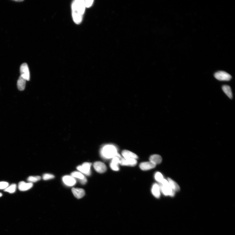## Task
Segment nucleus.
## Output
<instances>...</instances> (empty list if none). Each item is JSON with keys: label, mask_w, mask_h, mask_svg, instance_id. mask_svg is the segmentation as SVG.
Listing matches in <instances>:
<instances>
[{"label": "nucleus", "mask_w": 235, "mask_h": 235, "mask_svg": "<svg viewBox=\"0 0 235 235\" xmlns=\"http://www.w3.org/2000/svg\"><path fill=\"white\" fill-rule=\"evenodd\" d=\"M26 81V80L24 78L20 76L18 80L17 83V86L18 90L20 91H23L25 90Z\"/></svg>", "instance_id": "2eb2a0df"}, {"label": "nucleus", "mask_w": 235, "mask_h": 235, "mask_svg": "<svg viewBox=\"0 0 235 235\" xmlns=\"http://www.w3.org/2000/svg\"><path fill=\"white\" fill-rule=\"evenodd\" d=\"M214 77L219 81H228L232 78L231 75L228 73L223 71H219L215 73Z\"/></svg>", "instance_id": "423d86ee"}, {"label": "nucleus", "mask_w": 235, "mask_h": 235, "mask_svg": "<svg viewBox=\"0 0 235 235\" xmlns=\"http://www.w3.org/2000/svg\"><path fill=\"white\" fill-rule=\"evenodd\" d=\"M155 178L156 181L160 183L164 179L163 175L160 172H156L155 175Z\"/></svg>", "instance_id": "4be33fe9"}, {"label": "nucleus", "mask_w": 235, "mask_h": 235, "mask_svg": "<svg viewBox=\"0 0 235 235\" xmlns=\"http://www.w3.org/2000/svg\"><path fill=\"white\" fill-rule=\"evenodd\" d=\"M54 175L46 173L43 175V178L44 180H47L54 178Z\"/></svg>", "instance_id": "5701e85b"}, {"label": "nucleus", "mask_w": 235, "mask_h": 235, "mask_svg": "<svg viewBox=\"0 0 235 235\" xmlns=\"http://www.w3.org/2000/svg\"><path fill=\"white\" fill-rule=\"evenodd\" d=\"M14 1L17 2H22L23 1Z\"/></svg>", "instance_id": "cd10ccee"}, {"label": "nucleus", "mask_w": 235, "mask_h": 235, "mask_svg": "<svg viewBox=\"0 0 235 235\" xmlns=\"http://www.w3.org/2000/svg\"><path fill=\"white\" fill-rule=\"evenodd\" d=\"M64 183L69 186H73L76 183V181L74 177L71 176H65L62 178Z\"/></svg>", "instance_id": "9d476101"}, {"label": "nucleus", "mask_w": 235, "mask_h": 235, "mask_svg": "<svg viewBox=\"0 0 235 235\" xmlns=\"http://www.w3.org/2000/svg\"><path fill=\"white\" fill-rule=\"evenodd\" d=\"M72 191L74 196L77 199L82 198L85 195V190L80 188H73Z\"/></svg>", "instance_id": "1a4fd4ad"}, {"label": "nucleus", "mask_w": 235, "mask_h": 235, "mask_svg": "<svg viewBox=\"0 0 235 235\" xmlns=\"http://www.w3.org/2000/svg\"><path fill=\"white\" fill-rule=\"evenodd\" d=\"M168 179L170 186L171 189L175 192L179 191L180 190V187L177 183L170 178H168Z\"/></svg>", "instance_id": "f3484780"}, {"label": "nucleus", "mask_w": 235, "mask_h": 235, "mask_svg": "<svg viewBox=\"0 0 235 235\" xmlns=\"http://www.w3.org/2000/svg\"><path fill=\"white\" fill-rule=\"evenodd\" d=\"M79 181L81 184L83 185H85L86 183H87V179H86V178L85 177L84 179H83L82 180H79Z\"/></svg>", "instance_id": "bb28decb"}, {"label": "nucleus", "mask_w": 235, "mask_h": 235, "mask_svg": "<svg viewBox=\"0 0 235 235\" xmlns=\"http://www.w3.org/2000/svg\"><path fill=\"white\" fill-rule=\"evenodd\" d=\"M137 163L136 159L123 158L120 159V164L122 166L133 167L136 165Z\"/></svg>", "instance_id": "6e6552de"}, {"label": "nucleus", "mask_w": 235, "mask_h": 235, "mask_svg": "<svg viewBox=\"0 0 235 235\" xmlns=\"http://www.w3.org/2000/svg\"><path fill=\"white\" fill-rule=\"evenodd\" d=\"M160 184L159 186L160 191L164 195L174 196L176 192L170 186L168 180L164 179Z\"/></svg>", "instance_id": "7ed1b4c3"}, {"label": "nucleus", "mask_w": 235, "mask_h": 235, "mask_svg": "<svg viewBox=\"0 0 235 235\" xmlns=\"http://www.w3.org/2000/svg\"><path fill=\"white\" fill-rule=\"evenodd\" d=\"M86 7L89 8L93 4V1H84Z\"/></svg>", "instance_id": "a878e982"}, {"label": "nucleus", "mask_w": 235, "mask_h": 235, "mask_svg": "<svg viewBox=\"0 0 235 235\" xmlns=\"http://www.w3.org/2000/svg\"><path fill=\"white\" fill-rule=\"evenodd\" d=\"M149 160L151 162L156 165L160 164L162 161V158L161 156L158 155H154L151 156Z\"/></svg>", "instance_id": "dca6fc26"}, {"label": "nucleus", "mask_w": 235, "mask_h": 235, "mask_svg": "<svg viewBox=\"0 0 235 235\" xmlns=\"http://www.w3.org/2000/svg\"><path fill=\"white\" fill-rule=\"evenodd\" d=\"M110 167L114 171H118L119 170L118 165H117V164L111 163L110 164Z\"/></svg>", "instance_id": "393cba45"}, {"label": "nucleus", "mask_w": 235, "mask_h": 235, "mask_svg": "<svg viewBox=\"0 0 235 235\" xmlns=\"http://www.w3.org/2000/svg\"><path fill=\"white\" fill-rule=\"evenodd\" d=\"M156 166L155 164L151 162H144L141 163L140 165V168L143 171L149 170L155 168Z\"/></svg>", "instance_id": "f8f14e48"}, {"label": "nucleus", "mask_w": 235, "mask_h": 235, "mask_svg": "<svg viewBox=\"0 0 235 235\" xmlns=\"http://www.w3.org/2000/svg\"><path fill=\"white\" fill-rule=\"evenodd\" d=\"M16 189L17 185L14 184L10 185L9 187H8L4 190V191L10 193H13L15 192Z\"/></svg>", "instance_id": "aec40b11"}, {"label": "nucleus", "mask_w": 235, "mask_h": 235, "mask_svg": "<svg viewBox=\"0 0 235 235\" xmlns=\"http://www.w3.org/2000/svg\"><path fill=\"white\" fill-rule=\"evenodd\" d=\"M21 76L27 81H29L30 78L29 69L27 64L24 63L21 65L20 67Z\"/></svg>", "instance_id": "20e7f679"}, {"label": "nucleus", "mask_w": 235, "mask_h": 235, "mask_svg": "<svg viewBox=\"0 0 235 235\" xmlns=\"http://www.w3.org/2000/svg\"><path fill=\"white\" fill-rule=\"evenodd\" d=\"M222 89L224 93L228 97L231 99L232 98V93L231 89L230 86L228 85H223L222 87Z\"/></svg>", "instance_id": "a211bd4d"}, {"label": "nucleus", "mask_w": 235, "mask_h": 235, "mask_svg": "<svg viewBox=\"0 0 235 235\" xmlns=\"http://www.w3.org/2000/svg\"><path fill=\"white\" fill-rule=\"evenodd\" d=\"M41 179V177L40 176H30L28 178V181L30 183L37 182Z\"/></svg>", "instance_id": "412c9836"}, {"label": "nucleus", "mask_w": 235, "mask_h": 235, "mask_svg": "<svg viewBox=\"0 0 235 235\" xmlns=\"http://www.w3.org/2000/svg\"><path fill=\"white\" fill-rule=\"evenodd\" d=\"M102 156L105 159L113 158L115 156L121 158V156L117 152V149L115 146L112 145H107L104 146L101 151Z\"/></svg>", "instance_id": "f03ea898"}, {"label": "nucleus", "mask_w": 235, "mask_h": 235, "mask_svg": "<svg viewBox=\"0 0 235 235\" xmlns=\"http://www.w3.org/2000/svg\"><path fill=\"white\" fill-rule=\"evenodd\" d=\"M122 155L125 158L137 159L138 158V156L135 154L127 150L123 151L122 152Z\"/></svg>", "instance_id": "ddd939ff"}, {"label": "nucleus", "mask_w": 235, "mask_h": 235, "mask_svg": "<svg viewBox=\"0 0 235 235\" xmlns=\"http://www.w3.org/2000/svg\"><path fill=\"white\" fill-rule=\"evenodd\" d=\"M86 7L84 1L76 0L72 6V17L74 22L79 24L82 22Z\"/></svg>", "instance_id": "f257e3e1"}, {"label": "nucleus", "mask_w": 235, "mask_h": 235, "mask_svg": "<svg viewBox=\"0 0 235 235\" xmlns=\"http://www.w3.org/2000/svg\"><path fill=\"white\" fill-rule=\"evenodd\" d=\"M91 164L90 163L85 162L83 163L82 166H78L77 169L81 173L87 176H90L91 174Z\"/></svg>", "instance_id": "39448f33"}, {"label": "nucleus", "mask_w": 235, "mask_h": 235, "mask_svg": "<svg viewBox=\"0 0 235 235\" xmlns=\"http://www.w3.org/2000/svg\"><path fill=\"white\" fill-rule=\"evenodd\" d=\"M9 184L8 183L5 182H0V189H6L9 186Z\"/></svg>", "instance_id": "b1692460"}, {"label": "nucleus", "mask_w": 235, "mask_h": 235, "mask_svg": "<svg viewBox=\"0 0 235 235\" xmlns=\"http://www.w3.org/2000/svg\"><path fill=\"white\" fill-rule=\"evenodd\" d=\"M33 186L32 183H26L24 181L20 182L18 184V189L21 191H26L29 190Z\"/></svg>", "instance_id": "9b49d317"}, {"label": "nucleus", "mask_w": 235, "mask_h": 235, "mask_svg": "<svg viewBox=\"0 0 235 235\" xmlns=\"http://www.w3.org/2000/svg\"><path fill=\"white\" fill-rule=\"evenodd\" d=\"M70 176L74 177V178H75L79 180V181L84 179L85 177V176L81 172L76 171L72 172Z\"/></svg>", "instance_id": "6ab92c4d"}, {"label": "nucleus", "mask_w": 235, "mask_h": 235, "mask_svg": "<svg viewBox=\"0 0 235 235\" xmlns=\"http://www.w3.org/2000/svg\"><path fill=\"white\" fill-rule=\"evenodd\" d=\"M160 189L159 185L154 184L152 187L151 192L153 195L156 198H158L160 196Z\"/></svg>", "instance_id": "4468645a"}, {"label": "nucleus", "mask_w": 235, "mask_h": 235, "mask_svg": "<svg viewBox=\"0 0 235 235\" xmlns=\"http://www.w3.org/2000/svg\"><path fill=\"white\" fill-rule=\"evenodd\" d=\"M2 196V194L1 193H0V197H1Z\"/></svg>", "instance_id": "c85d7f7f"}, {"label": "nucleus", "mask_w": 235, "mask_h": 235, "mask_svg": "<svg viewBox=\"0 0 235 235\" xmlns=\"http://www.w3.org/2000/svg\"><path fill=\"white\" fill-rule=\"evenodd\" d=\"M93 167L95 170L99 173H103L107 170L105 164L100 161L96 162L93 164Z\"/></svg>", "instance_id": "0eeeda50"}]
</instances>
